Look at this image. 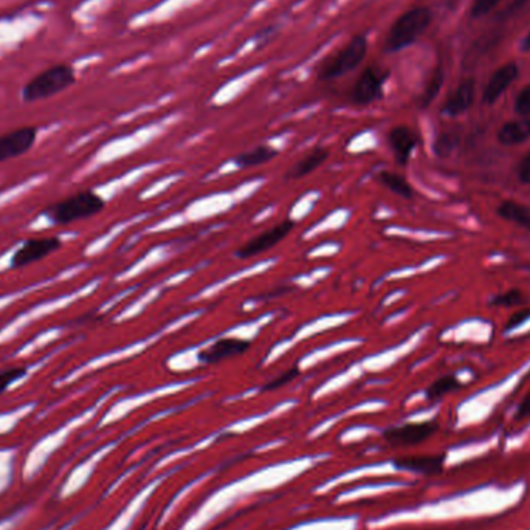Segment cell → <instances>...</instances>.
<instances>
[{
    "instance_id": "6da1fadb",
    "label": "cell",
    "mask_w": 530,
    "mask_h": 530,
    "mask_svg": "<svg viewBox=\"0 0 530 530\" xmlns=\"http://www.w3.org/2000/svg\"><path fill=\"white\" fill-rule=\"evenodd\" d=\"M104 208H106V202L103 197L99 196L92 190H84L46 206L41 214L53 225L64 227L73 222L86 221V219L97 216L103 212Z\"/></svg>"
},
{
    "instance_id": "7a4b0ae2",
    "label": "cell",
    "mask_w": 530,
    "mask_h": 530,
    "mask_svg": "<svg viewBox=\"0 0 530 530\" xmlns=\"http://www.w3.org/2000/svg\"><path fill=\"white\" fill-rule=\"evenodd\" d=\"M77 83V73L70 64H57L39 73L22 88L24 103H37L66 92Z\"/></svg>"
},
{
    "instance_id": "3957f363",
    "label": "cell",
    "mask_w": 530,
    "mask_h": 530,
    "mask_svg": "<svg viewBox=\"0 0 530 530\" xmlns=\"http://www.w3.org/2000/svg\"><path fill=\"white\" fill-rule=\"evenodd\" d=\"M432 13L427 6H414L407 13L399 16L388 31L385 41V52L397 53L405 50L407 47L422 36L431 24Z\"/></svg>"
},
{
    "instance_id": "277c9868",
    "label": "cell",
    "mask_w": 530,
    "mask_h": 530,
    "mask_svg": "<svg viewBox=\"0 0 530 530\" xmlns=\"http://www.w3.org/2000/svg\"><path fill=\"white\" fill-rule=\"evenodd\" d=\"M366 55H368V37L365 35H357L341 48L340 52L335 53L334 57H329L321 66L318 72L319 79L330 81L345 77L365 61Z\"/></svg>"
},
{
    "instance_id": "5b68a950",
    "label": "cell",
    "mask_w": 530,
    "mask_h": 530,
    "mask_svg": "<svg viewBox=\"0 0 530 530\" xmlns=\"http://www.w3.org/2000/svg\"><path fill=\"white\" fill-rule=\"evenodd\" d=\"M61 237L44 236L30 237L16 248L10 259L11 270H21L28 267L31 264L41 263L44 259L52 256L53 253L61 250Z\"/></svg>"
},
{
    "instance_id": "8992f818",
    "label": "cell",
    "mask_w": 530,
    "mask_h": 530,
    "mask_svg": "<svg viewBox=\"0 0 530 530\" xmlns=\"http://www.w3.org/2000/svg\"><path fill=\"white\" fill-rule=\"evenodd\" d=\"M388 77H390V72L379 66L365 68V72L359 77L350 93L352 103L359 106H369L377 99H380Z\"/></svg>"
},
{
    "instance_id": "52a82bcc",
    "label": "cell",
    "mask_w": 530,
    "mask_h": 530,
    "mask_svg": "<svg viewBox=\"0 0 530 530\" xmlns=\"http://www.w3.org/2000/svg\"><path fill=\"white\" fill-rule=\"evenodd\" d=\"M37 134L36 126H24L0 135V165L28 154L36 144Z\"/></svg>"
},
{
    "instance_id": "ba28073f",
    "label": "cell",
    "mask_w": 530,
    "mask_h": 530,
    "mask_svg": "<svg viewBox=\"0 0 530 530\" xmlns=\"http://www.w3.org/2000/svg\"><path fill=\"white\" fill-rule=\"evenodd\" d=\"M438 422L405 423L400 427L388 428L383 431V439L391 447H414L425 442L438 431Z\"/></svg>"
},
{
    "instance_id": "9c48e42d",
    "label": "cell",
    "mask_w": 530,
    "mask_h": 530,
    "mask_svg": "<svg viewBox=\"0 0 530 530\" xmlns=\"http://www.w3.org/2000/svg\"><path fill=\"white\" fill-rule=\"evenodd\" d=\"M295 222L284 221L278 225L270 228L267 232L261 233L259 236L250 239L244 247L237 250V256L239 258L247 259L253 256H258L261 253L267 252L270 248L278 245L284 237H287L292 230H294Z\"/></svg>"
},
{
    "instance_id": "30bf717a",
    "label": "cell",
    "mask_w": 530,
    "mask_h": 530,
    "mask_svg": "<svg viewBox=\"0 0 530 530\" xmlns=\"http://www.w3.org/2000/svg\"><path fill=\"white\" fill-rule=\"evenodd\" d=\"M447 461V454H410V456H399L392 461V465L401 472H411V473L432 474L442 473L443 465Z\"/></svg>"
},
{
    "instance_id": "8fae6325",
    "label": "cell",
    "mask_w": 530,
    "mask_h": 530,
    "mask_svg": "<svg viewBox=\"0 0 530 530\" xmlns=\"http://www.w3.org/2000/svg\"><path fill=\"white\" fill-rule=\"evenodd\" d=\"M518 73L520 70H518L515 62H507L504 66H501L498 70H494V75L490 77L489 83L485 86L484 93H483V103L487 104V106L496 103L503 97V93L515 83Z\"/></svg>"
},
{
    "instance_id": "7c38bea8",
    "label": "cell",
    "mask_w": 530,
    "mask_h": 530,
    "mask_svg": "<svg viewBox=\"0 0 530 530\" xmlns=\"http://www.w3.org/2000/svg\"><path fill=\"white\" fill-rule=\"evenodd\" d=\"M388 141H390V146H391L392 152H394L397 163L405 166L410 161V157H411L412 151L416 148L419 139H417V134L411 128L396 126L388 135Z\"/></svg>"
},
{
    "instance_id": "4fadbf2b",
    "label": "cell",
    "mask_w": 530,
    "mask_h": 530,
    "mask_svg": "<svg viewBox=\"0 0 530 530\" xmlns=\"http://www.w3.org/2000/svg\"><path fill=\"white\" fill-rule=\"evenodd\" d=\"M474 93H476V84H474V79L469 78L459 84L456 90L448 97L443 104L442 114L448 117H459L465 114L473 104Z\"/></svg>"
},
{
    "instance_id": "5bb4252c",
    "label": "cell",
    "mask_w": 530,
    "mask_h": 530,
    "mask_svg": "<svg viewBox=\"0 0 530 530\" xmlns=\"http://www.w3.org/2000/svg\"><path fill=\"white\" fill-rule=\"evenodd\" d=\"M248 348H250L248 341L223 338V340L216 341L210 348H206L201 354V360L206 365H214L232 357L241 356Z\"/></svg>"
},
{
    "instance_id": "9a60e30c",
    "label": "cell",
    "mask_w": 530,
    "mask_h": 530,
    "mask_svg": "<svg viewBox=\"0 0 530 530\" xmlns=\"http://www.w3.org/2000/svg\"><path fill=\"white\" fill-rule=\"evenodd\" d=\"M530 139V119L512 120L501 126L498 141L503 146H516Z\"/></svg>"
},
{
    "instance_id": "2e32d148",
    "label": "cell",
    "mask_w": 530,
    "mask_h": 530,
    "mask_svg": "<svg viewBox=\"0 0 530 530\" xmlns=\"http://www.w3.org/2000/svg\"><path fill=\"white\" fill-rule=\"evenodd\" d=\"M329 159V151L325 148H317V150L310 151L309 154L303 157L295 163L294 168L288 171V179H303L306 175L314 172L317 168L323 165L326 160Z\"/></svg>"
},
{
    "instance_id": "e0dca14e",
    "label": "cell",
    "mask_w": 530,
    "mask_h": 530,
    "mask_svg": "<svg viewBox=\"0 0 530 530\" xmlns=\"http://www.w3.org/2000/svg\"><path fill=\"white\" fill-rule=\"evenodd\" d=\"M496 213L501 219L530 230V210H527L525 205L514 201H504L498 206Z\"/></svg>"
},
{
    "instance_id": "ac0fdd59",
    "label": "cell",
    "mask_w": 530,
    "mask_h": 530,
    "mask_svg": "<svg viewBox=\"0 0 530 530\" xmlns=\"http://www.w3.org/2000/svg\"><path fill=\"white\" fill-rule=\"evenodd\" d=\"M377 181L380 182L381 185L387 186L388 190L399 194V196L405 197V199H412L414 197L412 186L400 174L383 171V172L377 175Z\"/></svg>"
},
{
    "instance_id": "d6986e66",
    "label": "cell",
    "mask_w": 530,
    "mask_h": 530,
    "mask_svg": "<svg viewBox=\"0 0 530 530\" xmlns=\"http://www.w3.org/2000/svg\"><path fill=\"white\" fill-rule=\"evenodd\" d=\"M278 155V151L268 148V146H259L253 151L244 152L236 159V165L239 168H253V166L264 165Z\"/></svg>"
},
{
    "instance_id": "ffe728a7",
    "label": "cell",
    "mask_w": 530,
    "mask_h": 530,
    "mask_svg": "<svg viewBox=\"0 0 530 530\" xmlns=\"http://www.w3.org/2000/svg\"><path fill=\"white\" fill-rule=\"evenodd\" d=\"M462 387L461 381L454 376H443L436 381H432L427 390L428 400H438L441 397L447 396L450 392L458 391Z\"/></svg>"
},
{
    "instance_id": "44dd1931",
    "label": "cell",
    "mask_w": 530,
    "mask_h": 530,
    "mask_svg": "<svg viewBox=\"0 0 530 530\" xmlns=\"http://www.w3.org/2000/svg\"><path fill=\"white\" fill-rule=\"evenodd\" d=\"M30 369V366H11L6 368L4 371H0V396L4 392L8 391V388L13 387L15 383L22 380L26 376V372Z\"/></svg>"
},
{
    "instance_id": "7402d4cb",
    "label": "cell",
    "mask_w": 530,
    "mask_h": 530,
    "mask_svg": "<svg viewBox=\"0 0 530 530\" xmlns=\"http://www.w3.org/2000/svg\"><path fill=\"white\" fill-rule=\"evenodd\" d=\"M442 84L443 72L441 68H436V70L432 72L430 81H428L427 88L423 90L422 99H421V106H422V108H428V106L436 99L439 92H441V88H442Z\"/></svg>"
},
{
    "instance_id": "603a6c76",
    "label": "cell",
    "mask_w": 530,
    "mask_h": 530,
    "mask_svg": "<svg viewBox=\"0 0 530 530\" xmlns=\"http://www.w3.org/2000/svg\"><path fill=\"white\" fill-rule=\"evenodd\" d=\"M525 303H527V296L523 294V290H520V288H512V290H507L504 294L496 295L490 301V306H496V307H515V306H523Z\"/></svg>"
},
{
    "instance_id": "cb8c5ba5",
    "label": "cell",
    "mask_w": 530,
    "mask_h": 530,
    "mask_svg": "<svg viewBox=\"0 0 530 530\" xmlns=\"http://www.w3.org/2000/svg\"><path fill=\"white\" fill-rule=\"evenodd\" d=\"M459 144L458 135L453 134V132H447V134H442L436 140V144H434V151L439 157H447V155L452 154L456 146Z\"/></svg>"
},
{
    "instance_id": "d4e9b609",
    "label": "cell",
    "mask_w": 530,
    "mask_h": 530,
    "mask_svg": "<svg viewBox=\"0 0 530 530\" xmlns=\"http://www.w3.org/2000/svg\"><path fill=\"white\" fill-rule=\"evenodd\" d=\"M500 4L501 0H473L472 8H470V15L474 19H478V17L489 15L490 11H494Z\"/></svg>"
},
{
    "instance_id": "484cf974",
    "label": "cell",
    "mask_w": 530,
    "mask_h": 530,
    "mask_svg": "<svg viewBox=\"0 0 530 530\" xmlns=\"http://www.w3.org/2000/svg\"><path fill=\"white\" fill-rule=\"evenodd\" d=\"M515 112L521 119H530V84L518 93L515 99Z\"/></svg>"
},
{
    "instance_id": "4316f807",
    "label": "cell",
    "mask_w": 530,
    "mask_h": 530,
    "mask_svg": "<svg viewBox=\"0 0 530 530\" xmlns=\"http://www.w3.org/2000/svg\"><path fill=\"white\" fill-rule=\"evenodd\" d=\"M296 377H298V368H294V369L284 372V374L276 377V379H273L272 381H268L267 385L263 388V391H275V390H278V388L286 387L287 383L295 380Z\"/></svg>"
},
{
    "instance_id": "83f0119b",
    "label": "cell",
    "mask_w": 530,
    "mask_h": 530,
    "mask_svg": "<svg viewBox=\"0 0 530 530\" xmlns=\"http://www.w3.org/2000/svg\"><path fill=\"white\" fill-rule=\"evenodd\" d=\"M530 318V309H523L520 312H515V314L510 317L509 321L505 323V330H512L518 327V326L523 325L525 319Z\"/></svg>"
},
{
    "instance_id": "f1b7e54d",
    "label": "cell",
    "mask_w": 530,
    "mask_h": 530,
    "mask_svg": "<svg viewBox=\"0 0 530 530\" xmlns=\"http://www.w3.org/2000/svg\"><path fill=\"white\" fill-rule=\"evenodd\" d=\"M518 179L521 183L530 185V152L525 155V159L521 160L518 165Z\"/></svg>"
},
{
    "instance_id": "f546056e",
    "label": "cell",
    "mask_w": 530,
    "mask_h": 530,
    "mask_svg": "<svg viewBox=\"0 0 530 530\" xmlns=\"http://www.w3.org/2000/svg\"><path fill=\"white\" fill-rule=\"evenodd\" d=\"M527 417H530V391L523 397L515 414L516 421H525Z\"/></svg>"
},
{
    "instance_id": "4dcf8cb0",
    "label": "cell",
    "mask_w": 530,
    "mask_h": 530,
    "mask_svg": "<svg viewBox=\"0 0 530 530\" xmlns=\"http://www.w3.org/2000/svg\"><path fill=\"white\" fill-rule=\"evenodd\" d=\"M523 50H525V52H530V31L529 35L525 37V41H523Z\"/></svg>"
},
{
    "instance_id": "1f68e13d",
    "label": "cell",
    "mask_w": 530,
    "mask_h": 530,
    "mask_svg": "<svg viewBox=\"0 0 530 530\" xmlns=\"http://www.w3.org/2000/svg\"><path fill=\"white\" fill-rule=\"evenodd\" d=\"M525 2H527V0H515V4H525Z\"/></svg>"
}]
</instances>
